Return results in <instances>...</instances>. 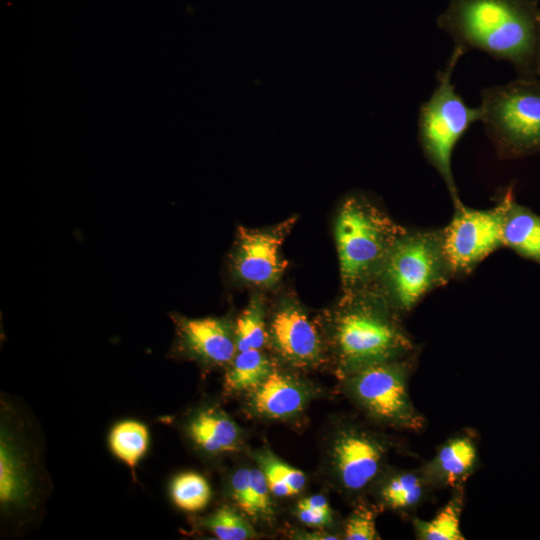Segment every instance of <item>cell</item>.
Listing matches in <instances>:
<instances>
[{
    "label": "cell",
    "instance_id": "6da1fadb",
    "mask_svg": "<svg viewBox=\"0 0 540 540\" xmlns=\"http://www.w3.org/2000/svg\"><path fill=\"white\" fill-rule=\"evenodd\" d=\"M401 319L372 287L343 293L319 321L328 362L339 380L363 368L418 352Z\"/></svg>",
    "mask_w": 540,
    "mask_h": 540
},
{
    "label": "cell",
    "instance_id": "7a4b0ae2",
    "mask_svg": "<svg viewBox=\"0 0 540 540\" xmlns=\"http://www.w3.org/2000/svg\"><path fill=\"white\" fill-rule=\"evenodd\" d=\"M437 25L456 46L508 62L517 77L538 78L540 9L536 0H447Z\"/></svg>",
    "mask_w": 540,
    "mask_h": 540
},
{
    "label": "cell",
    "instance_id": "3957f363",
    "mask_svg": "<svg viewBox=\"0 0 540 540\" xmlns=\"http://www.w3.org/2000/svg\"><path fill=\"white\" fill-rule=\"evenodd\" d=\"M405 230L368 195L355 192L343 198L334 221L343 293L372 287Z\"/></svg>",
    "mask_w": 540,
    "mask_h": 540
},
{
    "label": "cell",
    "instance_id": "277c9868",
    "mask_svg": "<svg viewBox=\"0 0 540 540\" xmlns=\"http://www.w3.org/2000/svg\"><path fill=\"white\" fill-rule=\"evenodd\" d=\"M454 279L440 229L406 228L392 246L372 288L401 317Z\"/></svg>",
    "mask_w": 540,
    "mask_h": 540
},
{
    "label": "cell",
    "instance_id": "5b68a950",
    "mask_svg": "<svg viewBox=\"0 0 540 540\" xmlns=\"http://www.w3.org/2000/svg\"><path fill=\"white\" fill-rule=\"evenodd\" d=\"M465 52L461 46H454L446 66L437 74L433 93L420 106L417 124L423 155L441 176L453 205L461 202L451 167L453 150L470 126L482 118L480 106H468L452 82L453 72Z\"/></svg>",
    "mask_w": 540,
    "mask_h": 540
},
{
    "label": "cell",
    "instance_id": "8992f818",
    "mask_svg": "<svg viewBox=\"0 0 540 540\" xmlns=\"http://www.w3.org/2000/svg\"><path fill=\"white\" fill-rule=\"evenodd\" d=\"M481 122L501 159L540 153V79L517 77L480 93Z\"/></svg>",
    "mask_w": 540,
    "mask_h": 540
},
{
    "label": "cell",
    "instance_id": "52a82bcc",
    "mask_svg": "<svg viewBox=\"0 0 540 540\" xmlns=\"http://www.w3.org/2000/svg\"><path fill=\"white\" fill-rule=\"evenodd\" d=\"M418 352L375 364L340 379L346 397L374 424L420 432L426 426L409 393Z\"/></svg>",
    "mask_w": 540,
    "mask_h": 540
},
{
    "label": "cell",
    "instance_id": "ba28073f",
    "mask_svg": "<svg viewBox=\"0 0 540 540\" xmlns=\"http://www.w3.org/2000/svg\"><path fill=\"white\" fill-rule=\"evenodd\" d=\"M392 447V439L372 427L353 419L338 421L324 445L327 481L350 500L364 499L388 467Z\"/></svg>",
    "mask_w": 540,
    "mask_h": 540
},
{
    "label": "cell",
    "instance_id": "9c48e42d",
    "mask_svg": "<svg viewBox=\"0 0 540 540\" xmlns=\"http://www.w3.org/2000/svg\"><path fill=\"white\" fill-rule=\"evenodd\" d=\"M513 184L497 196L488 209H475L459 202L450 222L443 228L442 244L453 277L465 278L490 254L504 247L503 224Z\"/></svg>",
    "mask_w": 540,
    "mask_h": 540
},
{
    "label": "cell",
    "instance_id": "30bf717a",
    "mask_svg": "<svg viewBox=\"0 0 540 540\" xmlns=\"http://www.w3.org/2000/svg\"><path fill=\"white\" fill-rule=\"evenodd\" d=\"M266 331V345L283 368L309 371L328 362L319 322L295 298L283 297L268 311Z\"/></svg>",
    "mask_w": 540,
    "mask_h": 540
},
{
    "label": "cell",
    "instance_id": "8fae6325",
    "mask_svg": "<svg viewBox=\"0 0 540 540\" xmlns=\"http://www.w3.org/2000/svg\"><path fill=\"white\" fill-rule=\"evenodd\" d=\"M296 220L297 217L292 216L261 229L239 226L228 259L232 279L239 284L261 289L275 287L287 267L281 247Z\"/></svg>",
    "mask_w": 540,
    "mask_h": 540
},
{
    "label": "cell",
    "instance_id": "7c38bea8",
    "mask_svg": "<svg viewBox=\"0 0 540 540\" xmlns=\"http://www.w3.org/2000/svg\"><path fill=\"white\" fill-rule=\"evenodd\" d=\"M321 393L297 372L275 366L261 384L245 394L243 408L252 418L289 421L303 414Z\"/></svg>",
    "mask_w": 540,
    "mask_h": 540
},
{
    "label": "cell",
    "instance_id": "4fadbf2b",
    "mask_svg": "<svg viewBox=\"0 0 540 540\" xmlns=\"http://www.w3.org/2000/svg\"><path fill=\"white\" fill-rule=\"evenodd\" d=\"M174 351L204 368L227 367L237 353L234 323L227 318H187L173 314Z\"/></svg>",
    "mask_w": 540,
    "mask_h": 540
},
{
    "label": "cell",
    "instance_id": "5bb4252c",
    "mask_svg": "<svg viewBox=\"0 0 540 540\" xmlns=\"http://www.w3.org/2000/svg\"><path fill=\"white\" fill-rule=\"evenodd\" d=\"M184 433L200 453L219 457L239 452L243 431L221 407L205 404L194 410L184 423Z\"/></svg>",
    "mask_w": 540,
    "mask_h": 540
},
{
    "label": "cell",
    "instance_id": "9a60e30c",
    "mask_svg": "<svg viewBox=\"0 0 540 540\" xmlns=\"http://www.w3.org/2000/svg\"><path fill=\"white\" fill-rule=\"evenodd\" d=\"M479 465V449L473 433L459 432L446 439L421 467L434 489L464 486Z\"/></svg>",
    "mask_w": 540,
    "mask_h": 540
},
{
    "label": "cell",
    "instance_id": "2e32d148",
    "mask_svg": "<svg viewBox=\"0 0 540 540\" xmlns=\"http://www.w3.org/2000/svg\"><path fill=\"white\" fill-rule=\"evenodd\" d=\"M432 490L434 488L421 467L402 469L388 466L370 494L381 511L387 509L407 515L416 511Z\"/></svg>",
    "mask_w": 540,
    "mask_h": 540
},
{
    "label": "cell",
    "instance_id": "e0dca14e",
    "mask_svg": "<svg viewBox=\"0 0 540 540\" xmlns=\"http://www.w3.org/2000/svg\"><path fill=\"white\" fill-rule=\"evenodd\" d=\"M226 492L231 504L253 525H271L276 519L273 494L263 471L242 466L229 475Z\"/></svg>",
    "mask_w": 540,
    "mask_h": 540
},
{
    "label": "cell",
    "instance_id": "ac0fdd59",
    "mask_svg": "<svg viewBox=\"0 0 540 540\" xmlns=\"http://www.w3.org/2000/svg\"><path fill=\"white\" fill-rule=\"evenodd\" d=\"M27 461L14 439L1 430L0 502L3 511L25 507L32 498V480Z\"/></svg>",
    "mask_w": 540,
    "mask_h": 540
},
{
    "label": "cell",
    "instance_id": "d6986e66",
    "mask_svg": "<svg viewBox=\"0 0 540 540\" xmlns=\"http://www.w3.org/2000/svg\"><path fill=\"white\" fill-rule=\"evenodd\" d=\"M504 247L540 264V215L517 203L511 195L503 224Z\"/></svg>",
    "mask_w": 540,
    "mask_h": 540
},
{
    "label": "cell",
    "instance_id": "ffe728a7",
    "mask_svg": "<svg viewBox=\"0 0 540 540\" xmlns=\"http://www.w3.org/2000/svg\"><path fill=\"white\" fill-rule=\"evenodd\" d=\"M276 366L262 349L237 351L226 367L224 391L230 395L246 394L261 384Z\"/></svg>",
    "mask_w": 540,
    "mask_h": 540
},
{
    "label": "cell",
    "instance_id": "44dd1931",
    "mask_svg": "<svg viewBox=\"0 0 540 540\" xmlns=\"http://www.w3.org/2000/svg\"><path fill=\"white\" fill-rule=\"evenodd\" d=\"M465 485L452 489L449 500L433 518L412 517L415 538L418 540H464L460 519L464 508Z\"/></svg>",
    "mask_w": 540,
    "mask_h": 540
},
{
    "label": "cell",
    "instance_id": "7402d4cb",
    "mask_svg": "<svg viewBox=\"0 0 540 540\" xmlns=\"http://www.w3.org/2000/svg\"><path fill=\"white\" fill-rule=\"evenodd\" d=\"M251 455L263 471L274 497H291L304 490L307 478L303 471L283 461L269 448L258 449Z\"/></svg>",
    "mask_w": 540,
    "mask_h": 540
},
{
    "label": "cell",
    "instance_id": "603a6c76",
    "mask_svg": "<svg viewBox=\"0 0 540 540\" xmlns=\"http://www.w3.org/2000/svg\"><path fill=\"white\" fill-rule=\"evenodd\" d=\"M108 445L111 452L127 465L135 478V469L149 448V430L136 420L116 423L109 432Z\"/></svg>",
    "mask_w": 540,
    "mask_h": 540
},
{
    "label": "cell",
    "instance_id": "cb8c5ba5",
    "mask_svg": "<svg viewBox=\"0 0 540 540\" xmlns=\"http://www.w3.org/2000/svg\"><path fill=\"white\" fill-rule=\"evenodd\" d=\"M267 313L268 309L264 297L258 294L252 295L234 323L238 351L262 349L266 346Z\"/></svg>",
    "mask_w": 540,
    "mask_h": 540
},
{
    "label": "cell",
    "instance_id": "d4e9b609",
    "mask_svg": "<svg viewBox=\"0 0 540 540\" xmlns=\"http://www.w3.org/2000/svg\"><path fill=\"white\" fill-rule=\"evenodd\" d=\"M198 525L219 540H249L258 536L254 525L232 504L199 518Z\"/></svg>",
    "mask_w": 540,
    "mask_h": 540
},
{
    "label": "cell",
    "instance_id": "484cf974",
    "mask_svg": "<svg viewBox=\"0 0 540 540\" xmlns=\"http://www.w3.org/2000/svg\"><path fill=\"white\" fill-rule=\"evenodd\" d=\"M169 493L173 504L187 513L204 510L212 498L208 480L194 471H185L174 476Z\"/></svg>",
    "mask_w": 540,
    "mask_h": 540
},
{
    "label": "cell",
    "instance_id": "4316f807",
    "mask_svg": "<svg viewBox=\"0 0 540 540\" xmlns=\"http://www.w3.org/2000/svg\"><path fill=\"white\" fill-rule=\"evenodd\" d=\"M379 512L381 509L376 503L371 504L365 499L357 501L344 521L342 538L346 540L381 539L376 528V518Z\"/></svg>",
    "mask_w": 540,
    "mask_h": 540
},
{
    "label": "cell",
    "instance_id": "83f0119b",
    "mask_svg": "<svg viewBox=\"0 0 540 540\" xmlns=\"http://www.w3.org/2000/svg\"><path fill=\"white\" fill-rule=\"evenodd\" d=\"M297 519L309 528L325 529L334 523L332 509H317L296 506Z\"/></svg>",
    "mask_w": 540,
    "mask_h": 540
},
{
    "label": "cell",
    "instance_id": "f1b7e54d",
    "mask_svg": "<svg viewBox=\"0 0 540 540\" xmlns=\"http://www.w3.org/2000/svg\"><path fill=\"white\" fill-rule=\"evenodd\" d=\"M292 539L299 540H336L340 539L339 535L331 533L329 531H323L322 529L317 530H307V529H298L291 533Z\"/></svg>",
    "mask_w": 540,
    "mask_h": 540
},
{
    "label": "cell",
    "instance_id": "f546056e",
    "mask_svg": "<svg viewBox=\"0 0 540 540\" xmlns=\"http://www.w3.org/2000/svg\"><path fill=\"white\" fill-rule=\"evenodd\" d=\"M538 78L540 79V41H539V49H538Z\"/></svg>",
    "mask_w": 540,
    "mask_h": 540
}]
</instances>
